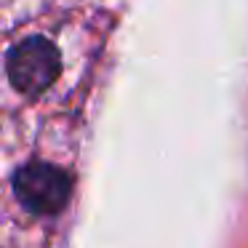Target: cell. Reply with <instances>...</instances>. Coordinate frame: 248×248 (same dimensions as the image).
Listing matches in <instances>:
<instances>
[{
	"mask_svg": "<svg viewBox=\"0 0 248 248\" xmlns=\"http://www.w3.org/2000/svg\"><path fill=\"white\" fill-rule=\"evenodd\" d=\"M6 75L22 96H40L62 75L59 48L40 35L19 40L6 56Z\"/></svg>",
	"mask_w": 248,
	"mask_h": 248,
	"instance_id": "cell-1",
	"label": "cell"
},
{
	"mask_svg": "<svg viewBox=\"0 0 248 248\" xmlns=\"http://www.w3.org/2000/svg\"><path fill=\"white\" fill-rule=\"evenodd\" d=\"M14 192H16L19 203L30 214L51 216V214H59L70 203L72 179L64 168L54 166V163L32 160L16 171V176H14Z\"/></svg>",
	"mask_w": 248,
	"mask_h": 248,
	"instance_id": "cell-2",
	"label": "cell"
}]
</instances>
